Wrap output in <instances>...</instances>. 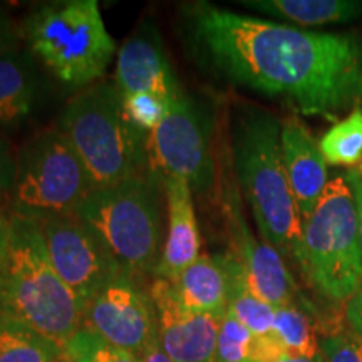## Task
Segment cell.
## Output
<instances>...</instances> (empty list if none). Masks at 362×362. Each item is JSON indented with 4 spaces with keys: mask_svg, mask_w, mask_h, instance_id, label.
Returning <instances> with one entry per match:
<instances>
[{
    "mask_svg": "<svg viewBox=\"0 0 362 362\" xmlns=\"http://www.w3.org/2000/svg\"><path fill=\"white\" fill-rule=\"evenodd\" d=\"M194 59L228 79L334 121L362 104V39L243 16L211 4L183 6Z\"/></svg>",
    "mask_w": 362,
    "mask_h": 362,
    "instance_id": "6da1fadb",
    "label": "cell"
},
{
    "mask_svg": "<svg viewBox=\"0 0 362 362\" xmlns=\"http://www.w3.org/2000/svg\"><path fill=\"white\" fill-rule=\"evenodd\" d=\"M230 131L233 168L260 238L300 265L304 223L285 173L282 121L260 106H242Z\"/></svg>",
    "mask_w": 362,
    "mask_h": 362,
    "instance_id": "7a4b0ae2",
    "label": "cell"
},
{
    "mask_svg": "<svg viewBox=\"0 0 362 362\" xmlns=\"http://www.w3.org/2000/svg\"><path fill=\"white\" fill-rule=\"evenodd\" d=\"M11 253L0 312L62 346L83 329L84 305L57 275L37 221L8 215Z\"/></svg>",
    "mask_w": 362,
    "mask_h": 362,
    "instance_id": "3957f363",
    "label": "cell"
},
{
    "mask_svg": "<svg viewBox=\"0 0 362 362\" xmlns=\"http://www.w3.org/2000/svg\"><path fill=\"white\" fill-rule=\"evenodd\" d=\"M56 128L78 153L94 189L149 170L148 138L126 119L115 79L79 89L64 104Z\"/></svg>",
    "mask_w": 362,
    "mask_h": 362,
    "instance_id": "277c9868",
    "label": "cell"
},
{
    "mask_svg": "<svg viewBox=\"0 0 362 362\" xmlns=\"http://www.w3.org/2000/svg\"><path fill=\"white\" fill-rule=\"evenodd\" d=\"M21 35L52 78L78 90L101 81L119 49L96 0L39 4L22 21Z\"/></svg>",
    "mask_w": 362,
    "mask_h": 362,
    "instance_id": "5b68a950",
    "label": "cell"
},
{
    "mask_svg": "<svg viewBox=\"0 0 362 362\" xmlns=\"http://www.w3.org/2000/svg\"><path fill=\"white\" fill-rule=\"evenodd\" d=\"M165 208L161 176L148 170L93 189L76 216L101 238L128 274L155 277L165 245Z\"/></svg>",
    "mask_w": 362,
    "mask_h": 362,
    "instance_id": "8992f818",
    "label": "cell"
},
{
    "mask_svg": "<svg viewBox=\"0 0 362 362\" xmlns=\"http://www.w3.org/2000/svg\"><path fill=\"white\" fill-rule=\"evenodd\" d=\"M300 270L320 296L347 302L362 291V240L346 176L329 180L302 226Z\"/></svg>",
    "mask_w": 362,
    "mask_h": 362,
    "instance_id": "52a82bcc",
    "label": "cell"
},
{
    "mask_svg": "<svg viewBox=\"0 0 362 362\" xmlns=\"http://www.w3.org/2000/svg\"><path fill=\"white\" fill-rule=\"evenodd\" d=\"M93 189L78 153L52 126L27 139L16 155L11 215L34 221L74 216Z\"/></svg>",
    "mask_w": 362,
    "mask_h": 362,
    "instance_id": "ba28073f",
    "label": "cell"
},
{
    "mask_svg": "<svg viewBox=\"0 0 362 362\" xmlns=\"http://www.w3.org/2000/svg\"><path fill=\"white\" fill-rule=\"evenodd\" d=\"M214 131L210 106L183 90L148 138L149 170L161 178H183L193 194L211 193L216 183Z\"/></svg>",
    "mask_w": 362,
    "mask_h": 362,
    "instance_id": "9c48e42d",
    "label": "cell"
},
{
    "mask_svg": "<svg viewBox=\"0 0 362 362\" xmlns=\"http://www.w3.org/2000/svg\"><path fill=\"white\" fill-rule=\"evenodd\" d=\"M57 275L86 305L124 269L101 238L78 216L37 221Z\"/></svg>",
    "mask_w": 362,
    "mask_h": 362,
    "instance_id": "30bf717a",
    "label": "cell"
},
{
    "mask_svg": "<svg viewBox=\"0 0 362 362\" xmlns=\"http://www.w3.org/2000/svg\"><path fill=\"white\" fill-rule=\"evenodd\" d=\"M84 329L93 330L111 346L141 356L156 339V320L149 292L124 272L107 284L84 309Z\"/></svg>",
    "mask_w": 362,
    "mask_h": 362,
    "instance_id": "8fae6325",
    "label": "cell"
},
{
    "mask_svg": "<svg viewBox=\"0 0 362 362\" xmlns=\"http://www.w3.org/2000/svg\"><path fill=\"white\" fill-rule=\"evenodd\" d=\"M223 208L233 247L232 255L238 262L247 287L275 309L297 305V285L284 257L265 240L252 233L238 192L233 187L225 189Z\"/></svg>",
    "mask_w": 362,
    "mask_h": 362,
    "instance_id": "7c38bea8",
    "label": "cell"
},
{
    "mask_svg": "<svg viewBox=\"0 0 362 362\" xmlns=\"http://www.w3.org/2000/svg\"><path fill=\"white\" fill-rule=\"evenodd\" d=\"M115 83L121 98L153 96L170 106L183 93L160 29L153 21L139 22L119 45Z\"/></svg>",
    "mask_w": 362,
    "mask_h": 362,
    "instance_id": "4fadbf2b",
    "label": "cell"
},
{
    "mask_svg": "<svg viewBox=\"0 0 362 362\" xmlns=\"http://www.w3.org/2000/svg\"><path fill=\"white\" fill-rule=\"evenodd\" d=\"M156 320V337L175 362H214L223 317L189 310L176 296L173 284L153 279L148 288Z\"/></svg>",
    "mask_w": 362,
    "mask_h": 362,
    "instance_id": "5bb4252c",
    "label": "cell"
},
{
    "mask_svg": "<svg viewBox=\"0 0 362 362\" xmlns=\"http://www.w3.org/2000/svg\"><path fill=\"white\" fill-rule=\"evenodd\" d=\"M280 144L288 187L292 189L293 200L304 223L315 210L327 187L329 165L320 151L319 139L310 133L297 115L282 119Z\"/></svg>",
    "mask_w": 362,
    "mask_h": 362,
    "instance_id": "9a60e30c",
    "label": "cell"
},
{
    "mask_svg": "<svg viewBox=\"0 0 362 362\" xmlns=\"http://www.w3.org/2000/svg\"><path fill=\"white\" fill-rule=\"evenodd\" d=\"M161 180L165 188L168 230L165 235L161 260L153 279L175 280L202 255V235L189 185L178 176H166Z\"/></svg>",
    "mask_w": 362,
    "mask_h": 362,
    "instance_id": "2e32d148",
    "label": "cell"
},
{
    "mask_svg": "<svg viewBox=\"0 0 362 362\" xmlns=\"http://www.w3.org/2000/svg\"><path fill=\"white\" fill-rule=\"evenodd\" d=\"M44 67L25 47L0 56V131H16L40 110L47 79Z\"/></svg>",
    "mask_w": 362,
    "mask_h": 362,
    "instance_id": "e0dca14e",
    "label": "cell"
},
{
    "mask_svg": "<svg viewBox=\"0 0 362 362\" xmlns=\"http://www.w3.org/2000/svg\"><path fill=\"white\" fill-rule=\"evenodd\" d=\"M232 253L200 255L170 282L189 310L223 317L232 292Z\"/></svg>",
    "mask_w": 362,
    "mask_h": 362,
    "instance_id": "ac0fdd59",
    "label": "cell"
},
{
    "mask_svg": "<svg viewBox=\"0 0 362 362\" xmlns=\"http://www.w3.org/2000/svg\"><path fill=\"white\" fill-rule=\"evenodd\" d=\"M240 6L265 13L288 25L346 24L362 16L359 0H240Z\"/></svg>",
    "mask_w": 362,
    "mask_h": 362,
    "instance_id": "d6986e66",
    "label": "cell"
},
{
    "mask_svg": "<svg viewBox=\"0 0 362 362\" xmlns=\"http://www.w3.org/2000/svg\"><path fill=\"white\" fill-rule=\"evenodd\" d=\"M57 342L0 312V362H64Z\"/></svg>",
    "mask_w": 362,
    "mask_h": 362,
    "instance_id": "ffe728a7",
    "label": "cell"
},
{
    "mask_svg": "<svg viewBox=\"0 0 362 362\" xmlns=\"http://www.w3.org/2000/svg\"><path fill=\"white\" fill-rule=\"evenodd\" d=\"M226 312L245 325L255 337H265L274 332L275 307L267 304L247 287L235 257L232 265V292Z\"/></svg>",
    "mask_w": 362,
    "mask_h": 362,
    "instance_id": "44dd1931",
    "label": "cell"
},
{
    "mask_svg": "<svg viewBox=\"0 0 362 362\" xmlns=\"http://www.w3.org/2000/svg\"><path fill=\"white\" fill-rule=\"evenodd\" d=\"M320 151L330 166H356L362 161V107L330 126L319 139Z\"/></svg>",
    "mask_w": 362,
    "mask_h": 362,
    "instance_id": "7402d4cb",
    "label": "cell"
},
{
    "mask_svg": "<svg viewBox=\"0 0 362 362\" xmlns=\"http://www.w3.org/2000/svg\"><path fill=\"white\" fill-rule=\"evenodd\" d=\"M274 334L287 354L300 357H315L320 354L314 325L309 315L297 305L275 309Z\"/></svg>",
    "mask_w": 362,
    "mask_h": 362,
    "instance_id": "603a6c76",
    "label": "cell"
},
{
    "mask_svg": "<svg viewBox=\"0 0 362 362\" xmlns=\"http://www.w3.org/2000/svg\"><path fill=\"white\" fill-rule=\"evenodd\" d=\"M64 356L71 362H141L138 356L111 346L84 327L64 344Z\"/></svg>",
    "mask_w": 362,
    "mask_h": 362,
    "instance_id": "cb8c5ba5",
    "label": "cell"
},
{
    "mask_svg": "<svg viewBox=\"0 0 362 362\" xmlns=\"http://www.w3.org/2000/svg\"><path fill=\"white\" fill-rule=\"evenodd\" d=\"M255 336L226 312L221 319L214 362H253Z\"/></svg>",
    "mask_w": 362,
    "mask_h": 362,
    "instance_id": "d4e9b609",
    "label": "cell"
},
{
    "mask_svg": "<svg viewBox=\"0 0 362 362\" xmlns=\"http://www.w3.org/2000/svg\"><path fill=\"white\" fill-rule=\"evenodd\" d=\"M325 362H362V339L352 330L332 334L320 342Z\"/></svg>",
    "mask_w": 362,
    "mask_h": 362,
    "instance_id": "484cf974",
    "label": "cell"
},
{
    "mask_svg": "<svg viewBox=\"0 0 362 362\" xmlns=\"http://www.w3.org/2000/svg\"><path fill=\"white\" fill-rule=\"evenodd\" d=\"M16 181V155L6 136L0 133V202L11 198Z\"/></svg>",
    "mask_w": 362,
    "mask_h": 362,
    "instance_id": "4316f807",
    "label": "cell"
},
{
    "mask_svg": "<svg viewBox=\"0 0 362 362\" xmlns=\"http://www.w3.org/2000/svg\"><path fill=\"white\" fill-rule=\"evenodd\" d=\"M22 47L21 25H17L6 8L0 6V56Z\"/></svg>",
    "mask_w": 362,
    "mask_h": 362,
    "instance_id": "83f0119b",
    "label": "cell"
},
{
    "mask_svg": "<svg viewBox=\"0 0 362 362\" xmlns=\"http://www.w3.org/2000/svg\"><path fill=\"white\" fill-rule=\"evenodd\" d=\"M11 253V228H8V216L0 215V292H2L4 280Z\"/></svg>",
    "mask_w": 362,
    "mask_h": 362,
    "instance_id": "f1b7e54d",
    "label": "cell"
},
{
    "mask_svg": "<svg viewBox=\"0 0 362 362\" xmlns=\"http://www.w3.org/2000/svg\"><path fill=\"white\" fill-rule=\"evenodd\" d=\"M346 319L352 332L362 339V291L346 302Z\"/></svg>",
    "mask_w": 362,
    "mask_h": 362,
    "instance_id": "f546056e",
    "label": "cell"
},
{
    "mask_svg": "<svg viewBox=\"0 0 362 362\" xmlns=\"http://www.w3.org/2000/svg\"><path fill=\"white\" fill-rule=\"evenodd\" d=\"M347 183L354 194V203H356V214H357V223H359V233L362 240V178L356 170H349L346 175Z\"/></svg>",
    "mask_w": 362,
    "mask_h": 362,
    "instance_id": "4dcf8cb0",
    "label": "cell"
},
{
    "mask_svg": "<svg viewBox=\"0 0 362 362\" xmlns=\"http://www.w3.org/2000/svg\"><path fill=\"white\" fill-rule=\"evenodd\" d=\"M139 359H141V362H175L165 351H163L160 342H158V337L149 344L146 349H144L143 354L139 356Z\"/></svg>",
    "mask_w": 362,
    "mask_h": 362,
    "instance_id": "1f68e13d",
    "label": "cell"
},
{
    "mask_svg": "<svg viewBox=\"0 0 362 362\" xmlns=\"http://www.w3.org/2000/svg\"><path fill=\"white\" fill-rule=\"evenodd\" d=\"M274 362H325V361H324L322 352H320V354L315 356V357H300V356L287 354V356L280 357V359L274 361Z\"/></svg>",
    "mask_w": 362,
    "mask_h": 362,
    "instance_id": "d6a6232c",
    "label": "cell"
},
{
    "mask_svg": "<svg viewBox=\"0 0 362 362\" xmlns=\"http://www.w3.org/2000/svg\"><path fill=\"white\" fill-rule=\"evenodd\" d=\"M357 171V173H359V176H361V178H362V161H361V165H359V168H357L356 170Z\"/></svg>",
    "mask_w": 362,
    "mask_h": 362,
    "instance_id": "836d02e7",
    "label": "cell"
},
{
    "mask_svg": "<svg viewBox=\"0 0 362 362\" xmlns=\"http://www.w3.org/2000/svg\"><path fill=\"white\" fill-rule=\"evenodd\" d=\"M64 362H71V361H64Z\"/></svg>",
    "mask_w": 362,
    "mask_h": 362,
    "instance_id": "e575fe53",
    "label": "cell"
}]
</instances>
